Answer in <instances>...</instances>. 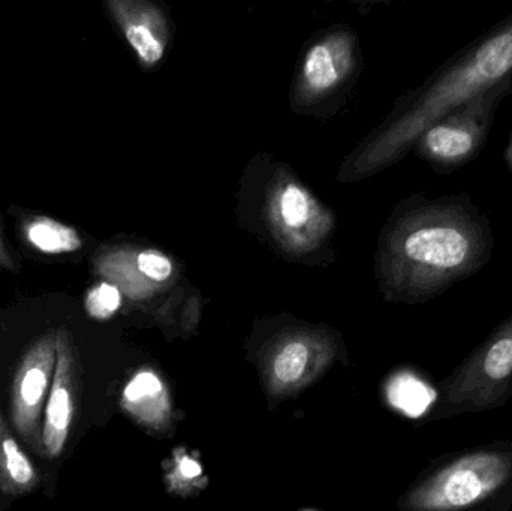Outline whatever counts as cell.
<instances>
[{
  "instance_id": "6da1fadb",
  "label": "cell",
  "mask_w": 512,
  "mask_h": 511,
  "mask_svg": "<svg viewBox=\"0 0 512 511\" xmlns=\"http://www.w3.org/2000/svg\"><path fill=\"white\" fill-rule=\"evenodd\" d=\"M493 251L492 224L471 195H414L382 233L379 278L391 300L429 302L481 272Z\"/></svg>"
},
{
  "instance_id": "7a4b0ae2",
  "label": "cell",
  "mask_w": 512,
  "mask_h": 511,
  "mask_svg": "<svg viewBox=\"0 0 512 511\" xmlns=\"http://www.w3.org/2000/svg\"><path fill=\"white\" fill-rule=\"evenodd\" d=\"M512 77V14L454 54L403 98L358 162L373 173L399 161L433 123Z\"/></svg>"
},
{
  "instance_id": "3957f363",
  "label": "cell",
  "mask_w": 512,
  "mask_h": 511,
  "mask_svg": "<svg viewBox=\"0 0 512 511\" xmlns=\"http://www.w3.org/2000/svg\"><path fill=\"white\" fill-rule=\"evenodd\" d=\"M403 511H511L512 440L450 452L402 498Z\"/></svg>"
},
{
  "instance_id": "277c9868",
  "label": "cell",
  "mask_w": 512,
  "mask_h": 511,
  "mask_svg": "<svg viewBox=\"0 0 512 511\" xmlns=\"http://www.w3.org/2000/svg\"><path fill=\"white\" fill-rule=\"evenodd\" d=\"M512 398V314L439 386L430 419L498 410Z\"/></svg>"
},
{
  "instance_id": "5b68a950",
  "label": "cell",
  "mask_w": 512,
  "mask_h": 511,
  "mask_svg": "<svg viewBox=\"0 0 512 511\" xmlns=\"http://www.w3.org/2000/svg\"><path fill=\"white\" fill-rule=\"evenodd\" d=\"M511 93L512 77L445 114L420 135L412 149L438 173L465 167L483 152L496 111Z\"/></svg>"
},
{
  "instance_id": "8992f818",
  "label": "cell",
  "mask_w": 512,
  "mask_h": 511,
  "mask_svg": "<svg viewBox=\"0 0 512 511\" xmlns=\"http://www.w3.org/2000/svg\"><path fill=\"white\" fill-rule=\"evenodd\" d=\"M57 333L48 330L24 353L11 389V420L26 446L42 452V410L50 395L56 368Z\"/></svg>"
},
{
  "instance_id": "52a82bcc",
  "label": "cell",
  "mask_w": 512,
  "mask_h": 511,
  "mask_svg": "<svg viewBox=\"0 0 512 511\" xmlns=\"http://www.w3.org/2000/svg\"><path fill=\"white\" fill-rule=\"evenodd\" d=\"M268 221L283 248L295 254L312 251L331 228L328 213L294 180H280L274 185L268 200Z\"/></svg>"
},
{
  "instance_id": "ba28073f",
  "label": "cell",
  "mask_w": 512,
  "mask_h": 511,
  "mask_svg": "<svg viewBox=\"0 0 512 511\" xmlns=\"http://www.w3.org/2000/svg\"><path fill=\"white\" fill-rule=\"evenodd\" d=\"M56 368L42 423V452L59 458L68 443L78 396V363L72 336L65 327L57 330Z\"/></svg>"
},
{
  "instance_id": "9c48e42d",
  "label": "cell",
  "mask_w": 512,
  "mask_h": 511,
  "mask_svg": "<svg viewBox=\"0 0 512 511\" xmlns=\"http://www.w3.org/2000/svg\"><path fill=\"white\" fill-rule=\"evenodd\" d=\"M354 50V39L345 32L331 33L316 41L301 65L298 78L301 101H318L339 89L354 69Z\"/></svg>"
},
{
  "instance_id": "30bf717a",
  "label": "cell",
  "mask_w": 512,
  "mask_h": 511,
  "mask_svg": "<svg viewBox=\"0 0 512 511\" xmlns=\"http://www.w3.org/2000/svg\"><path fill=\"white\" fill-rule=\"evenodd\" d=\"M126 41L147 68L164 59L168 44L167 21L161 12L144 2H108Z\"/></svg>"
},
{
  "instance_id": "8fae6325",
  "label": "cell",
  "mask_w": 512,
  "mask_h": 511,
  "mask_svg": "<svg viewBox=\"0 0 512 511\" xmlns=\"http://www.w3.org/2000/svg\"><path fill=\"white\" fill-rule=\"evenodd\" d=\"M39 485L38 470L18 446L0 413V492L11 497L29 494Z\"/></svg>"
},
{
  "instance_id": "7c38bea8",
  "label": "cell",
  "mask_w": 512,
  "mask_h": 511,
  "mask_svg": "<svg viewBox=\"0 0 512 511\" xmlns=\"http://www.w3.org/2000/svg\"><path fill=\"white\" fill-rule=\"evenodd\" d=\"M123 401L129 411L147 423H156L167 414L164 384L152 372H141L126 386Z\"/></svg>"
},
{
  "instance_id": "4fadbf2b",
  "label": "cell",
  "mask_w": 512,
  "mask_h": 511,
  "mask_svg": "<svg viewBox=\"0 0 512 511\" xmlns=\"http://www.w3.org/2000/svg\"><path fill=\"white\" fill-rule=\"evenodd\" d=\"M26 237L42 254H68L83 246V240L74 228L50 218L33 219L26 227Z\"/></svg>"
},
{
  "instance_id": "5bb4252c",
  "label": "cell",
  "mask_w": 512,
  "mask_h": 511,
  "mask_svg": "<svg viewBox=\"0 0 512 511\" xmlns=\"http://www.w3.org/2000/svg\"><path fill=\"white\" fill-rule=\"evenodd\" d=\"M309 362V348L300 341L289 342L274 360V375L282 384H292L303 377Z\"/></svg>"
},
{
  "instance_id": "9a60e30c",
  "label": "cell",
  "mask_w": 512,
  "mask_h": 511,
  "mask_svg": "<svg viewBox=\"0 0 512 511\" xmlns=\"http://www.w3.org/2000/svg\"><path fill=\"white\" fill-rule=\"evenodd\" d=\"M122 302V293L117 285L101 282L90 288L84 306L87 314L95 320H108L122 308Z\"/></svg>"
},
{
  "instance_id": "2e32d148",
  "label": "cell",
  "mask_w": 512,
  "mask_h": 511,
  "mask_svg": "<svg viewBox=\"0 0 512 511\" xmlns=\"http://www.w3.org/2000/svg\"><path fill=\"white\" fill-rule=\"evenodd\" d=\"M135 266L144 278L155 284H164L174 275L173 260L164 252L155 251V249L141 251L135 260Z\"/></svg>"
},
{
  "instance_id": "e0dca14e",
  "label": "cell",
  "mask_w": 512,
  "mask_h": 511,
  "mask_svg": "<svg viewBox=\"0 0 512 511\" xmlns=\"http://www.w3.org/2000/svg\"><path fill=\"white\" fill-rule=\"evenodd\" d=\"M388 399L394 407L405 411L409 416L418 413V402L421 399V392L418 390L417 384L405 378L393 381L388 389Z\"/></svg>"
},
{
  "instance_id": "ac0fdd59",
  "label": "cell",
  "mask_w": 512,
  "mask_h": 511,
  "mask_svg": "<svg viewBox=\"0 0 512 511\" xmlns=\"http://www.w3.org/2000/svg\"><path fill=\"white\" fill-rule=\"evenodd\" d=\"M180 471H182L183 476L188 477V479H194V477L200 476L201 468L197 462L191 461V459H185L180 465Z\"/></svg>"
},
{
  "instance_id": "d6986e66",
  "label": "cell",
  "mask_w": 512,
  "mask_h": 511,
  "mask_svg": "<svg viewBox=\"0 0 512 511\" xmlns=\"http://www.w3.org/2000/svg\"><path fill=\"white\" fill-rule=\"evenodd\" d=\"M0 266L6 267V269H12L11 258L6 254L5 248H3L2 237H0Z\"/></svg>"
},
{
  "instance_id": "ffe728a7",
  "label": "cell",
  "mask_w": 512,
  "mask_h": 511,
  "mask_svg": "<svg viewBox=\"0 0 512 511\" xmlns=\"http://www.w3.org/2000/svg\"><path fill=\"white\" fill-rule=\"evenodd\" d=\"M504 161L507 164L508 170L512 174V131L510 135V140H508L507 147L504 150Z\"/></svg>"
},
{
  "instance_id": "44dd1931",
  "label": "cell",
  "mask_w": 512,
  "mask_h": 511,
  "mask_svg": "<svg viewBox=\"0 0 512 511\" xmlns=\"http://www.w3.org/2000/svg\"><path fill=\"white\" fill-rule=\"evenodd\" d=\"M304 511H313V510H304Z\"/></svg>"
}]
</instances>
